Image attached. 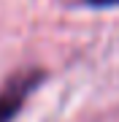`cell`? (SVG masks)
<instances>
[{
	"mask_svg": "<svg viewBox=\"0 0 119 122\" xmlns=\"http://www.w3.org/2000/svg\"><path fill=\"white\" fill-rule=\"evenodd\" d=\"M92 8H111V5H119V0H84Z\"/></svg>",
	"mask_w": 119,
	"mask_h": 122,
	"instance_id": "7a4b0ae2",
	"label": "cell"
},
{
	"mask_svg": "<svg viewBox=\"0 0 119 122\" xmlns=\"http://www.w3.org/2000/svg\"><path fill=\"white\" fill-rule=\"evenodd\" d=\"M43 81V71L33 68V71H19L16 76H11L0 90V122H14L16 114L22 111V106L27 103V98L35 92V87Z\"/></svg>",
	"mask_w": 119,
	"mask_h": 122,
	"instance_id": "6da1fadb",
	"label": "cell"
}]
</instances>
